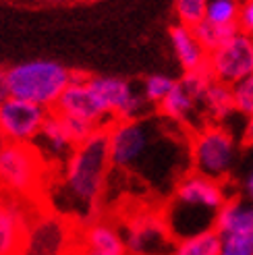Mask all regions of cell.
<instances>
[{
  "label": "cell",
  "instance_id": "8",
  "mask_svg": "<svg viewBox=\"0 0 253 255\" xmlns=\"http://www.w3.org/2000/svg\"><path fill=\"white\" fill-rule=\"evenodd\" d=\"M208 67L216 81L235 85L253 73V35L239 29L229 42L208 56Z\"/></svg>",
  "mask_w": 253,
  "mask_h": 255
},
{
  "label": "cell",
  "instance_id": "5",
  "mask_svg": "<svg viewBox=\"0 0 253 255\" xmlns=\"http://www.w3.org/2000/svg\"><path fill=\"white\" fill-rule=\"evenodd\" d=\"M46 160L31 143H8L0 149V187L17 197H31L44 185Z\"/></svg>",
  "mask_w": 253,
  "mask_h": 255
},
{
  "label": "cell",
  "instance_id": "13",
  "mask_svg": "<svg viewBox=\"0 0 253 255\" xmlns=\"http://www.w3.org/2000/svg\"><path fill=\"white\" fill-rule=\"evenodd\" d=\"M170 44L174 50V56L181 62L185 73L208 65L210 52L204 48V44L199 42V37L195 35L193 27L183 25V23H174L170 27Z\"/></svg>",
  "mask_w": 253,
  "mask_h": 255
},
{
  "label": "cell",
  "instance_id": "31",
  "mask_svg": "<svg viewBox=\"0 0 253 255\" xmlns=\"http://www.w3.org/2000/svg\"><path fill=\"white\" fill-rule=\"evenodd\" d=\"M247 141L253 147V121H249V129H247Z\"/></svg>",
  "mask_w": 253,
  "mask_h": 255
},
{
  "label": "cell",
  "instance_id": "22",
  "mask_svg": "<svg viewBox=\"0 0 253 255\" xmlns=\"http://www.w3.org/2000/svg\"><path fill=\"white\" fill-rule=\"evenodd\" d=\"M174 85H176V79L168 77V75H149L141 85V92H143V98L147 100V104L158 108L174 89Z\"/></svg>",
  "mask_w": 253,
  "mask_h": 255
},
{
  "label": "cell",
  "instance_id": "17",
  "mask_svg": "<svg viewBox=\"0 0 253 255\" xmlns=\"http://www.w3.org/2000/svg\"><path fill=\"white\" fill-rule=\"evenodd\" d=\"M201 108H204L206 117L210 123H222L237 112L235 104V94H233V85H226L222 81L214 79L212 85L208 87V92L201 98Z\"/></svg>",
  "mask_w": 253,
  "mask_h": 255
},
{
  "label": "cell",
  "instance_id": "28",
  "mask_svg": "<svg viewBox=\"0 0 253 255\" xmlns=\"http://www.w3.org/2000/svg\"><path fill=\"white\" fill-rule=\"evenodd\" d=\"M245 195H247V199L253 201V168L249 170V174L245 178Z\"/></svg>",
  "mask_w": 253,
  "mask_h": 255
},
{
  "label": "cell",
  "instance_id": "32",
  "mask_svg": "<svg viewBox=\"0 0 253 255\" xmlns=\"http://www.w3.org/2000/svg\"><path fill=\"white\" fill-rule=\"evenodd\" d=\"M6 145V139H4V135H2V131H0V149H2Z\"/></svg>",
  "mask_w": 253,
  "mask_h": 255
},
{
  "label": "cell",
  "instance_id": "1",
  "mask_svg": "<svg viewBox=\"0 0 253 255\" xmlns=\"http://www.w3.org/2000/svg\"><path fill=\"white\" fill-rule=\"evenodd\" d=\"M110 166L108 129H98L83 143L75 145L73 154L65 162L62 195L67 197L69 208L77 212L81 218L90 220L96 214Z\"/></svg>",
  "mask_w": 253,
  "mask_h": 255
},
{
  "label": "cell",
  "instance_id": "11",
  "mask_svg": "<svg viewBox=\"0 0 253 255\" xmlns=\"http://www.w3.org/2000/svg\"><path fill=\"white\" fill-rule=\"evenodd\" d=\"M71 245V226L60 216L46 214L27 226L19 255H67Z\"/></svg>",
  "mask_w": 253,
  "mask_h": 255
},
{
  "label": "cell",
  "instance_id": "19",
  "mask_svg": "<svg viewBox=\"0 0 253 255\" xmlns=\"http://www.w3.org/2000/svg\"><path fill=\"white\" fill-rule=\"evenodd\" d=\"M222 237L216 228H208L204 233L179 239L172 255H220Z\"/></svg>",
  "mask_w": 253,
  "mask_h": 255
},
{
  "label": "cell",
  "instance_id": "15",
  "mask_svg": "<svg viewBox=\"0 0 253 255\" xmlns=\"http://www.w3.org/2000/svg\"><path fill=\"white\" fill-rule=\"evenodd\" d=\"M83 245L102 253V255H129L123 233L115 224L104 220L87 222L83 231Z\"/></svg>",
  "mask_w": 253,
  "mask_h": 255
},
{
  "label": "cell",
  "instance_id": "24",
  "mask_svg": "<svg viewBox=\"0 0 253 255\" xmlns=\"http://www.w3.org/2000/svg\"><path fill=\"white\" fill-rule=\"evenodd\" d=\"M233 94H235L237 112L247 121H253V73L233 85Z\"/></svg>",
  "mask_w": 253,
  "mask_h": 255
},
{
  "label": "cell",
  "instance_id": "25",
  "mask_svg": "<svg viewBox=\"0 0 253 255\" xmlns=\"http://www.w3.org/2000/svg\"><path fill=\"white\" fill-rule=\"evenodd\" d=\"M222 237L220 255H253V233H231Z\"/></svg>",
  "mask_w": 253,
  "mask_h": 255
},
{
  "label": "cell",
  "instance_id": "12",
  "mask_svg": "<svg viewBox=\"0 0 253 255\" xmlns=\"http://www.w3.org/2000/svg\"><path fill=\"white\" fill-rule=\"evenodd\" d=\"M27 226L29 224L17 203L0 197V255L21 253Z\"/></svg>",
  "mask_w": 253,
  "mask_h": 255
},
{
  "label": "cell",
  "instance_id": "29",
  "mask_svg": "<svg viewBox=\"0 0 253 255\" xmlns=\"http://www.w3.org/2000/svg\"><path fill=\"white\" fill-rule=\"evenodd\" d=\"M8 96L6 92V79H4V71H0V102Z\"/></svg>",
  "mask_w": 253,
  "mask_h": 255
},
{
  "label": "cell",
  "instance_id": "6",
  "mask_svg": "<svg viewBox=\"0 0 253 255\" xmlns=\"http://www.w3.org/2000/svg\"><path fill=\"white\" fill-rule=\"evenodd\" d=\"M108 147L110 162L115 168H139L151 147L149 123L143 119L112 123L108 127Z\"/></svg>",
  "mask_w": 253,
  "mask_h": 255
},
{
  "label": "cell",
  "instance_id": "18",
  "mask_svg": "<svg viewBox=\"0 0 253 255\" xmlns=\"http://www.w3.org/2000/svg\"><path fill=\"white\" fill-rule=\"evenodd\" d=\"M197 106H199V102L187 92V87L181 81H176L174 89L158 106V110L164 119H168L172 123H189L193 119Z\"/></svg>",
  "mask_w": 253,
  "mask_h": 255
},
{
  "label": "cell",
  "instance_id": "10",
  "mask_svg": "<svg viewBox=\"0 0 253 255\" xmlns=\"http://www.w3.org/2000/svg\"><path fill=\"white\" fill-rule=\"evenodd\" d=\"M87 79H90V75H85L81 71H73L71 85L62 92V96L58 98L56 106L52 110L62 114V117L87 121L94 127H98V129H108L112 121L104 112L102 104H100V100L94 94L92 85L87 83Z\"/></svg>",
  "mask_w": 253,
  "mask_h": 255
},
{
  "label": "cell",
  "instance_id": "20",
  "mask_svg": "<svg viewBox=\"0 0 253 255\" xmlns=\"http://www.w3.org/2000/svg\"><path fill=\"white\" fill-rule=\"evenodd\" d=\"M193 29H195V35L199 37V42L204 44V48L208 52L218 50L222 44H226L239 31L237 25H216V23H210L206 19L199 25H195Z\"/></svg>",
  "mask_w": 253,
  "mask_h": 255
},
{
  "label": "cell",
  "instance_id": "27",
  "mask_svg": "<svg viewBox=\"0 0 253 255\" xmlns=\"http://www.w3.org/2000/svg\"><path fill=\"white\" fill-rule=\"evenodd\" d=\"M239 29L253 35V0L241 2V15H239Z\"/></svg>",
  "mask_w": 253,
  "mask_h": 255
},
{
  "label": "cell",
  "instance_id": "2",
  "mask_svg": "<svg viewBox=\"0 0 253 255\" xmlns=\"http://www.w3.org/2000/svg\"><path fill=\"white\" fill-rule=\"evenodd\" d=\"M224 181L204 176L195 170L185 174L174 187L172 199L164 212L174 241L214 228L216 216L229 201Z\"/></svg>",
  "mask_w": 253,
  "mask_h": 255
},
{
  "label": "cell",
  "instance_id": "26",
  "mask_svg": "<svg viewBox=\"0 0 253 255\" xmlns=\"http://www.w3.org/2000/svg\"><path fill=\"white\" fill-rule=\"evenodd\" d=\"M56 114H58V112H56ZM58 117L62 119V123H65V129H67V133H69V137L73 139L75 145L83 143L87 137L94 135V133L98 131V127H94L92 123H87V121L73 119V117H62V114H58Z\"/></svg>",
  "mask_w": 253,
  "mask_h": 255
},
{
  "label": "cell",
  "instance_id": "33",
  "mask_svg": "<svg viewBox=\"0 0 253 255\" xmlns=\"http://www.w3.org/2000/svg\"><path fill=\"white\" fill-rule=\"evenodd\" d=\"M37 2H60V0H37Z\"/></svg>",
  "mask_w": 253,
  "mask_h": 255
},
{
  "label": "cell",
  "instance_id": "21",
  "mask_svg": "<svg viewBox=\"0 0 253 255\" xmlns=\"http://www.w3.org/2000/svg\"><path fill=\"white\" fill-rule=\"evenodd\" d=\"M243 0H208L206 6V21L216 25H237L241 15Z\"/></svg>",
  "mask_w": 253,
  "mask_h": 255
},
{
  "label": "cell",
  "instance_id": "3",
  "mask_svg": "<svg viewBox=\"0 0 253 255\" xmlns=\"http://www.w3.org/2000/svg\"><path fill=\"white\" fill-rule=\"evenodd\" d=\"M4 79L8 96L29 100L52 110L62 92L71 85L73 71L56 60L37 58L6 69Z\"/></svg>",
  "mask_w": 253,
  "mask_h": 255
},
{
  "label": "cell",
  "instance_id": "16",
  "mask_svg": "<svg viewBox=\"0 0 253 255\" xmlns=\"http://www.w3.org/2000/svg\"><path fill=\"white\" fill-rule=\"evenodd\" d=\"M214 228L220 235L231 233H253V201L247 199H229L216 216Z\"/></svg>",
  "mask_w": 253,
  "mask_h": 255
},
{
  "label": "cell",
  "instance_id": "9",
  "mask_svg": "<svg viewBox=\"0 0 253 255\" xmlns=\"http://www.w3.org/2000/svg\"><path fill=\"white\" fill-rule=\"evenodd\" d=\"M123 237L129 255H172L176 245L164 214L135 216Z\"/></svg>",
  "mask_w": 253,
  "mask_h": 255
},
{
  "label": "cell",
  "instance_id": "30",
  "mask_svg": "<svg viewBox=\"0 0 253 255\" xmlns=\"http://www.w3.org/2000/svg\"><path fill=\"white\" fill-rule=\"evenodd\" d=\"M77 255H102V253H98V251H94V249H90L87 245H83L81 249H79V253Z\"/></svg>",
  "mask_w": 253,
  "mask_h": 255
},
{
  "label": "cell",
  "instance_id": "7",
  "mask_svg": "<svg viewBox=\"0 0 253 255\" xmlns=\"http://www.w3.org/2000/svg\"><path fill=\"white\" fill-rule=\"evenodd\" d=\"M50 110L29 100L6 96L0 102V131L8 143H33Z\"/></svg>",
  "mask_w": 253,
  "mask_h": 255
},
{
  "label": "cell",
  "instance_id": "23",
  "mask_svg": "<svg viewBox=\"0 0 253 255\" xmlns=\"http://www.w3.org/2000/svg\"><path fill=\"white\" fill-rule=\"evenodd\" d=\"M208 0H174V15L176 23L195 27L206 19Z\"/></svg>",
  "mask_w": 253,
  "mask_h": 255
},
{
  "label": "cell",
  "instance_id": "4",
  "mask_svg": "<svg viewBox=\"0 0 253 255\" xmlns=\"http://www.w3.org/2000/svg\"><path fill=\"white\" fill-rule=\"evenodd\" d=\"M191 166L195 172L224 181L237 158V141L220 123H208L191 135Z\"/></svg>",
  "mask_w": 253,
  "mask_h": 255
},
{
  "label": "cell",
  "instance_id": "14",
  "mask_svg": "<svg viewBox=\"0 0 253 255\" xmlns=\"http://www.w3.org/2000/svg\"><path fill=\"white\" fill-rule=\"evenodd\" d=\"M33 143H37V151L42 154V158L46 156L48 160L54 158V160L67 162L75 149L73 139L69 137V133L65 129V123H62V119L54 110H50L42 131Z\"/></svg>",
  "mask_w": 253,
  "mask_h": 255
}]
</instances>
